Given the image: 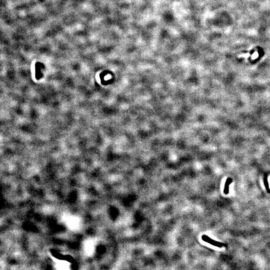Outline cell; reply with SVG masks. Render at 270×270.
<instances>
[{
    "mask_svg": "<svg viewBox=\"0 0 270 270\" xmlns=\"http://www.w3.org/2000/svg\"><path fill=\"white\" fill-rule=\"evenodd\" d=\"M202 239L203 241L209 243V244H211V245H214V246H216L217 247H221V246H220V244L218 243L217 242H216L213 240H212L211 239H210V238L208 237V236H206V235H203L202 236Z\"/></svg>",
    "mask_w": 270,
    "mask_h": 270,
    "instance_id": "cell-1",
    "label": "cell"
}]
</instances>
